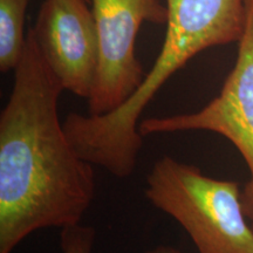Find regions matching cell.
I'll return each instance as SVG.
<instances>
[{"instance_id":"cell-1","label":"cell","mask_w":253,"mask_h":253,"mask_svg":"<svg viewBox=\"0 0 253 253\" xmlns=\"http://www.w3.org/2000/svg\"><path fill=\"white\" fill-rule=\"evenodd\" d=\"M0 114V253L34 231L77 225L93 202V164L69 141L58 115L65 90L31 31Z\"/></svg>"},{"instance_id":"cell-2","label":"cell","mask_w":253,"mask_h":253,"mask_svg":"<svg viewBox=\"0 0 253 253\" xmlns=\"http://www.w3.org/2000/svg\"><path fill=\"white\" fill-rule=\"evenodd\" d=\"M166 7L162 49L135 93L110 113L66 120L78 153L119 178L134 172L143 143L137 121L168 79L202 50L239 41L245 30L248 0H166Z\"/></svg>"},{"instance_id":"cell-3","label":"cell","mask_w":253,"mask_h":253,"mask_svg":"<svg viewBox=\"0 0 253 253\" xmlns=\"http://www.w3.org/2000/svg\"><path fill=\"white\" fill-rule=\"evenodd\" d=\"M145 196L181 224L198 253H253V229L237 182L211 178L164 156L148 173Z\"/></svg>"},{"instance_id":"cell-4","label":"cell","mask_w":253,"mask_h":253,"mask_svg":"<svg viewBox=\"0 0 253 253\" xmlns=\"http://www.w3.org/2000/svg\"><path fill=\"white\" fill-rule=\"evenodd\" d=\"M99 40V63L88 97L89 115H103L122 106L144 79L135 45L143 23L166 24L160 0H89Z\"/></svg>"},{"instance_id":"cell-5","label":"cell","mask_w":253,"mask_h":253,"mask_svg":"<svg viewBox=\"0 0 253 253\" xmlns=\"http://www.w3.org/2000/svg\"><path fill=\"white\" fill-rule=\"evenodd\" d=\"M238 43L236 63L217 97L199 112L143 120L138 131L147 136L208 130L235 144L250 171L242 202L253 229V0H248L245 30Z\"/></svg>"},{"instance_id":"cell-6","label":"cell","mask_w":253,"mask_h":253,"mask_svg":"<svg viewBox=\"0 0 253 253\" xmlns=\"http://www.w3.org/2000/svg\"><path fill=\"white\" fill-rule=\"evenodd\" d=\"M89 0H45L31 33L65 90L87 99L93 90L99 40Z\"/></svg>"},{"instance_id":"cell-7","label":"cell","mask_w":253,"mask_h":253,"mask_svg":"<svg viewBox=\"0 0 253 253\" xmlns=\"http://www.w3.org/2000/svg\"><path fill=\"white\" fill-rule=\"evenodd\" d=\"M30 0H0V71H14L26 45L25 17Z\"/></svg>"},{"instance_id":"cell-8","label":"cell","mask_w":253,"mask_h":253,"mask_svg":"<svg viewBox=\"0 0 253 253\" xmlns=\"http://www.w3.org/2000/svg\"><path fill=\"white\" fill-rule=\"evenodd\" d=\"M95 230L80 224L61 229V250L63 253H91Z\"/></svg>"},{"instance_id":"cell-9","label":"cell","mask_w":253,"mask_h":253,"mask_svg":"<svg viewBox=\"0 0 253 253\" xmlns=\"http://www.w3.org/2000/svg\"><path fill=\"white\" fill-rule=\"evenodd\" d=\"M145 253H182L178 249L173 248V246L170 245H160L156 246V248L149 250Z\"/></svg>"}]
</instances>
